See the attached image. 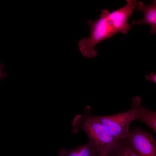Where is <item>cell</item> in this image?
<instances>
[{"label": "cell", "instance_id": "1", "mask_svg": "<svg viewBox=\"0 0 156 156\" xmlns=\"http://www.w3.org/2000/svg\"><path fill=\"white\" fill-rule=\"evenodd\" d=\"M72 125L73 133L82 130L87 134L97 156H108L122 140L115 138L97 120L95 116L92 113L89 105L85 107L83 114H78L75 117Z\"/></svg>", "mask_w": 156, "mask_h": 156}, {"label": "cell", "instance_id": "2", "mask_svg": "<svg viewBox=\"0 0 156 156\" xmlns=\"http://www.w3.org/2000/svg\"><path fill=\"white\" fill-rule=\"evenodd\" d=\"M95 117L115 138L120 140L126 139L130 124L137 119L136 111L132 103L131 109L128 111L112 115L95 116Z\"/></svg>", "mask_w": 156, "mask_h": 156}, {"label": "cell", "instance_id": "3", "mask_svg": "<svg viewBox=\"0 0 156 156\" xmlns=\"http://www.w3.org/2000/svg\"><path fill=\"white\" fill-rule=\"evenodd\" d=\"M126 140L141 156H156V141L151 133L137 127L129 131Z\"/></svg>", "mask_w": 156, "mask_h": 156}, {"label": "cell", "instance_id": "4", "mask_svg": "<svg viewBox=\"0 0 156 156\" xmlns=\"http://www.w3.org/2000/svg\"><path fill=\"white\" fill-rule=\"evenodd\" d=\"M135 10L142 11L144 17L141 20H133L131 23L134 25L145 24L151 26L150 32L154 34L156 32V1L153 0L151 4L145 5L141 1H137Z\"/></svg>", "mask_w": 156, "mask_h": 156}, {"label": "cell", "instance_id": "5", "mask_svg": "<svg viewBox=\"0 0 156 156\" xmlns=\"http://www.w3.org/2000/svg\"><path fill=\"white\" fill-rule=\"evenodd\" d=\"M142 98L137 96L132 100V103L136 111L137 119L139 120L148 126L156 133V112L151 111L144 107L142 105Z\"/></svg>", "mask_w": 156, "mask_h": 156}, {"label": "cell", "instance_id": "6", "mask_svg": "<svg viewBox=\"0 0 156 156\" xmlns=\"http://www.w3.org/2000/svg\"><path fill=\"white\" fill-rule=\"evenodd\" d=\"M59 156H97L94 148L88 140L85 144L76 146L67 151L62 148L59 151Z\"/></svg>", "mask_w": 156, "mask_h": 156}, {"label": "cell", "instance_id": "7", "mask_svg": "<svg viewBox=\"0 0 156 156\" xmlns=\"http://www.w3.org/2000/svg\"><path fill=\"white\" fill-rule=\"evenodd\" d=\"M108 156H141L129 145L126 139L122 140L118 146Z\"/></svg>", "mask_w": 156, "mask_h": 156}, {"label": "cell", "instance_id": "8", "mask_svg": "<svg viewBox=\"0 0 156 156\" xmlns=\"http://www.w3.org/2000/svg\"><path fill=\"white\" fill-rule=\"evenodd\" d=\"M146 80L148 81H152L155 83H156V73H152L150 74L147 75L145 76Z\"/></svg>", "mask_w": 156, "mask_h": 156}, {"label": "cell", "instance_id": "9", "mask_svg": "<svg viewBox=\"0 0 156 156\" xmlns=\"http://www.w3.org/2000/svg\"><path fill=\"white\" fill-rule=\"evenodd\" d=\"M4 66V65L0 63V80L3 79L7 76V75L5 73L2 71V69Z\"/></svg>", "mask_w": 156, "mask_h": 156}, {"label": "cell", "instance_id": "10", "mask_svg": "<svg viewBox=\"0 0 156 156\" xmlns=\"http://www.w3.org/2000/svg\"></svg>", "mask_w": 156, "mask_h": 156}]
</instances>
